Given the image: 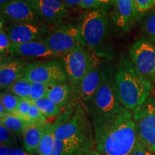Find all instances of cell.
I'll use <instances>...</instances> for the list:
<instances>
[{"mask_svg": "<svg viewBox=\"0 0 155 155\" xmlns=\"http://www.w3.org/2000/svg\"><path fill=\"white\" fill-rule=\"evenodd\" d=\"M103 76L104 73L96 65L83 78L75 92L83 102L87 104L90 101L98 90Z\"/></svg>", "mask_w": 155, "mask_h": 155, "instance_id": "5bb4252c", "label": "cell"}, {"mask_svg": "<svg viewBox=\"0 0 155 155\" xmlns=\"http://www.w3.org/2000/svg\"><path fill=\"white\" fill-rule=\"evenodd\" d=\"M55 123H47L45 124L38 152L39 155H49L53 150L55 142Z\"/></svg>", "mask_w": 155, "mask_h": 155, "instance_id": "44dd1931", "label": "cell"}, {"mask_svg": "<svg viewBox=\"0 0 155 155\" xmlns=\"http://www.w3.org/2000/svg\"><path fill=\"white\" fill-rule=\"evenodd\" d=\"M32 104V101L29 98H21L16 111L15 112V114H16L17 116H19L20 119L24 120L27 123L29 124V111Z\"/></svg>", "mask_w": 155, "mask_h": 155, "instance_id": "f1b7e54d", "label": "cell"}, {"mask_svg": "<svg viewBox=\"0 0 155 155\" xmlns=\"http://www.w3.org/2000/svg\"><path fill=\"white\" fill-rule=\"evenodd\" d=\"M32 82L23 76L6 88L5 90L21 98H29Z\"/></svg>", "mask_w": 155, "mask_h": 155, "instance_id": "603a6c76", "label": "cell"}, {"mask_svg": "<svg viewBox=\"0 0 155 155\" xmlns=\"http://www.w3.org/2000/svg\"><path fill=\"white\" fill-rule=\"evenodd\" d=\"M95 150L101 155H130L138 141L133 114L122 106L105 118L92 119Z\"/></svg>", "mask_w": 155, "mask_h": 155, "instance_id": "6da1fadb", "label": "cell"}, {"mask_svg": "<svg viewBox=\"0 0 155 155\" xmlns=\"http://www.w3.org/2000/svg\"><path fill=\"white\" fill-rule=\"evenodd\" d=\"M43 41L54 53L63 56L82 45L79 28L74 25H67L54 31Z\"/></svg>", "mask_w": 155, "mask_h": 155, "instance_id": "9c48e42d", "label": "cell"}, {"mask_svg": "<svg viewBox=\"0 0 155 155\" xmlns=\"http://www.w3.org/2000/svg\"><path fill=\"white\" fill-rule=\"evenodd\" d=\"M88 104L92 119L108 117L123 106L116 96L114 82H111L104 73L98 90Z\"/></svg>", "mask_w": 155, "mask_h": 155, "instance_id": "277c9868", "label": "cell"}, {"mask_svg": "<svg viewBox=\"0 0 155 155\" xmlns=\"http://www.w3.org/2000/svg\"><path fill=\"white\" fill-rule=\"evenodd\" d=\"M1 9L4 15L19 22H32L40 15L35 7L21 0H12L1 7Z\"/></svg>", "mask_w": 155, "mask_h": 155, "instance_id": "8fae6325", "label": "cell"}, {"mask_svg": "<svg viewBox=\"0 0 155 155\" xmlns=\"http://www.w3.org/2000/svg\"><path fill=\"white\" fill-rule=\"evenodd\" d=\"M50 86V85L48 84V83L42 82H32L29 99L32 101H34L46 97Z\"/></svg>", "mask_w": 155, "mask_h": 155, "instance_id": "484cf974", "label": "cell"}, {"mask_svg": "<svg viewBox=\"0 0 155 155\" xmlns=\"http://www.w3.org/2000/svg\"><path fill=\"white\" fill-rule=\"evenodd\" d=\"M116 26L124 31L131 28L137 15L135 0H115Z\"/></svg>", "mask_w": 155, "mask_h": 155, "instance_id": "9a60e30c", "label": "cell"}, {"mask_svg": "<svg viewBox=\"0 0 155 155\" xmlns=\"http://www.w3.org/2000/svg\"><path fill=\"white\" fill-rule=\"evenodd\" d=\"M136 7L139 12L150 10L155 5V0H135Z\"/></svg>", "mask_w": 155, "mask_h": 155, "instance_id": "1f68e13d", "label": "cell"}, {"mask_svg": "<svg viewBox=\"0 0 155 155\" xmlns=\"http://www.w3.org/2000/svg\"><path fill=\"white\" fill-rule=\"evenodd\" d=\"M29 65L19 60L2 63L0 65L1 88L5 89L12 83L25 76Z\"/></svg>", "mask_w": 155, "mask_h": 155, "instance_id": "4fadbf2b", "label": "cell"}, {"mask_svg": "<svg viewBox=\"0 0 155 155\" xmlns=\"http://www.w3.org/2000/svg\"><path fill=\"white\" fill-rule=\"evenodd\" d=\"M81 42L90 48L99 47L106 35L107 19L101 10H93L83 16L78 27Z\"/></svg>", "mask_w": 155, "mask_h": 155, "instance_id": "8992f818", "label": "cell"}, {"mask_svg": "<svg viewBox=\"0 0 155 155\" xmlns=\"http://www.w3.org/2000/svg\"><path fill=\"white\" fill-rule=\"evenodd\" d=\"M12 51L17 55L33 58H48L59 56L50 50L43 40H34L22 44H12Z\"/></svg>", "mask_w": 155, "mask_h": 155, "instance_id": "2e32d148", "label": "cell"}, {"mask_svg": "<svg viewBox=\"0 0 155 155\" xmlns=\"http://www.w3.org/2000/svg\"><path fill=\"white\" fill-rule=\"evenodd\" d=\"M12 147L4 144H0V155H11Z\"/></svg>", "mask_w": 155, "mask_h": 155, "instance_id": "8d00e7d4", "label": "cell"}, {"mask_svg": "<svg viewBox=\"0 0 155 155\" xmlns=\"http://www.w3.org/2000/svg\"><path fill=\"white\" fill-rule=\"evenodd\" d=\"M132 114L139 139L155 153V101L150 97Z\"/></svg>", "mask_w": 155, "mask_h": 155, "instance_id": "52a82bcc", "label": "cell"}, {"mask_svg": "<svg viewBox=\"0 0 155 155\" xmlns=\"http://www.w3.org/2000/svg\"><path fill=\"white\" fill-rule=\"evenodd\" d=\"M32 102L47 118H54L59 116L61 108L47 97H44Z\"/></svg>", "mask_w": 155, "mask_h": 155, "instance_id": "cb8c5ba5", "label": "cell"}, {"mask_svg": "<svg viewBox=\"0 0 155 155\" xmlns=\"http://www.w3.org/2000/svg\"><path fill=\"white\" fill-rule=\"evenodd\" d=\"M63 63L73 92H76L83 78L97 65L91 55L79 46L63 55Z\"/></svg>", "mask_w": 155, "mask_h": 155, "instance_id": "5b68a950", "label": "cell"}, {"mask_svg": "<svg viewBox=\"0 0 155 155\" xmlns=\"http://www.w3.org/2000/svg\"><path fill=\"white\" fill-rule=\"evenodd\" d=\"M0 51H1V53L4 55L13 53L12 43L7 32H5L2 27L1 31H0Z\"/></svg>", "mask_w": 155, "mask_h": 155, "instance_id": "f546056e", "label": "cell"}, {"mask_svg": "<svg viewBox=\"0 0 155 155\" xmlns=\"http://www.w3.org/2000/svg\"><path fill=\"white\" fill-rule=\"evenodd\" d=\"M144 28L151 40L155 42V9L151 12L145 19Z\"/></svg>", "mask_w": 155, "mask_h": 155, "instance_id": "4dcf8cb0", "label": "cell"}, {"mask_svg": "<svg viewBox=\"0 0 155 155\" xmlns=\"http://www.w3.org/2000/svg\"><path fill=\"white\" fill-rule=\"evenodd\" d=\"M13 45L36 40L40 35V28L30 22L15 23L6 30Z\"/></svg>", "mask_w": 155, "mask_h": 155, "instance_id": "7c38bea8", "label": "cell"}, {"mask_svg": "<svg viewBox=\"0 0 155 155\" xmlns=\"http://www.w3.org/2000/svg\"><path fill=\"white\" fill-rule=\"evenodd\" d=\"M55 124L56 139L62 140L77 137L87 142L94 143V139L89 137L90 124L81 105L69 108L65 114L59 115V119Z\"/></svg>", "mask_w": 155, "mask_h": 155, "instance_id": "3957f363", "label": "cell"}, {"mask_svg": "<svg viewBox=\"0 0 155 155\" xmlns=\"http://www.w3.org/2000/svg\"><path fill=\"white\" fill-rule=\"evenodd\" d=\"M130 155H155V153L149 150L138 138L137 144Z\"/></svg>", "mask_w": 155, "mask_h": 155, "instance_id": "d6a6232c", "label": "cell"}, {"mask_svg": "<svg viewBox=\"0 0 155 155\" xmlns=\"http://www.w3.org/2000/svg\"><path fill=\"white\" fill-rule=\"evenodd\" d=\"M63 0H38L37 9L40 16L48 21H57L66 15Z\"/></svg>", "mask_w": 155, "mask_h": 155, "instance_id": "e0dca14e", "label": "cell"}, {"mask_svg": "<svg viewBox=\"0 0 155 155\" xmlns=\"http://www.w3.org/2000/svg\"><path fill=\"white\" fill-rule=\"evenodd\" d=\"M21 1L25 2L30 4V5H32L33 7H35L37 9V5H38V0H21Z\"/></svg>", "mask_w": 155, "mask_h": 155, "instance_id": "ab89813d", "label": "cell"}, {"mask_svg": "<svg viewBox=\"0 0 155 155\" xmlns=\"http://www.w3.org/2000/svg\"><path fill=\"white\" fill-rule=\"evenodd\" d=\"M98 0H81V7L84 9L97 8L99 7Z\"/></svg>", "mask_w": 155, "mask_h": 155, "instance_id": "e575fe53", "label": "cell"}, {"mask_svg": "<svg viewBox=\"0 0 155 155\" xmlns=\"http://www.w3.org/2000/svg\"><path fill=\"white\" fill-rule=\"evenodd\" d=\"M11 155H34V154L27 152L25 150H23L19 147H15L12 150Z\"/></svg>", "mask_w": 155, "mask_h": 155, "instance_id": "d590c367", "label": "cell"}, {"mask_svg": "<svg viewBox=\"0 0 155 155\" xmlns=\"http://www.w3.org/2000/svg\"><path fill=\"white\" fill-rule=\"evenodd\" d=\"M94 146L95 143L87 142L77 137L62 140L56 139L53 150L49 155H75L83 147Z\"/></svg>", "mask_w": 155, "mask_h": 155, "instance_id": "ac0fdd59", "label": "cell"}, {"mask_svg": "<svg viewBox=\"0 0 155 155\" xmlns=\"http://www.w3.org/2000/svg\"><path fill=\"white\" fill-rule=\"evenodd\" d=\"M44 128L45 124H27L22 134L25 150L27 152L32 154L38 152V149L43 133Z\"/></svg>", "mask_w": 155, "mask_h": 155, "instance_id": "d6986e66", "label": "cell"}, {"mask_svg": "<svg viewBox=\"0 0 155 155\" xmlns=\"http://www.w3.org/2000/svg\"><path fill=\"white\" fill-rule=\"evenodd\" d=\"M64 3L65 4L66 7H76L81 6V0H63Z\"/></svg>", "mask_w": 155, "mask_h": 155, "instance_id": "74e56055", "label": "cell"}, {"mask_svg": "<svg viewBox=\"0 0 155 155\" xmlns=\"http://www.w3.org/2000/svg\"><path fill=\"white\" fill-rule=\"evenodd\" d=\"M75 155H101L95 150V147H86L81 149Z\"/></svg>", "mask_w": 155, "mask_h": 155, "instance_id": "836d02e7", "label": "cell"}, {"mask_svg": "<svg viewBox=\"0 0 155 155\" xmlns=\"http://www.w3.org/2000/svg\"><path fill=\"white\" fill-rule=\"evenodd\" d=\"M0 124L5 126L7 129L13 131L19 137H22L23 132L28 124L26 121L13 113H7L0 117Z\"/></svg>", "mask_w": 155, "mask_h": 155, "instance_id": "7402d4cb", "label": "cell"}, {"mask_svg": "<svg viewBox=\"0 0 155 155\" xmlns=\"http://www.w3.org/2000/svg\"><path fill=\"white\" fill-rule=\"evenodd\" d=\"M129 54L136 70L148 80L154 82L155 45L147 40H138L131 46Z\"/></svg>", "mask_w": 155, "mask_h": 155, "instance_id": "ba28073f", "label": "cell"}, {"mask_svg": "<svg viewBox=\"0 0 155 155\" xmlns=\"http://www.w3.org/2000/svg\"><path fill=\"white\" fill-rule=\"evenodd\" d=\"M114 86L120 104L133 111L150 98L151 81L141 75L133 65L124 62L117 69Z\"/></svg>", "mask_w": 155, "mask_h": 155, "instance_id": "7a4b0ae2", "label": "cell"}, {"mask_svg": "<svg viewBox=\"0 0 155 155\" xmlns=\"http://www.w3.org/2000/svg\"><path fill=\"white\" fill-rule=\"evenodd\" d=\"M29 124H47V117L42 113L37 106L32 101L30 111H29Z\"/></svg>", "mask_w": 155, "mask_h": 155, "instance_id": "83f0119b", "label": "cell"}, {"mask_svg": "<svg viewBox=\"0 0 155 155\" xmlns=\"http://www.w3.org/2000/svg\"><path fill=\"white\" fill-rule=\"evenodd\" d=\"M20 100L21 98L10 93L1 92L0 94V104L3 106L7 113L14 114Z\"/></svg>", "mask_w": 155, "mask_h": 155, "instance_id": "d4e9b609", "label": "cell"}, {"mask_svg": "<svg viewBox=\"0 0 155 155\" xmlns=\"http://www.w3.org/2000/svg\"><path fill=\"white\" fill-rule=\"evenodd\" d=\"M154 82H155V80H154Z\"/></svg>", "mask_w": 155, "mask_h": 155, "instance_id": "b9f144b4", "label": "cell"}, {"mask_svg": "<svg viewBox=\"0 0 155 155\" xmlns=\"http://www.w3.org/2000/svg\"><path fill=\"white\" fill-rule=\"evenodd\" d=\"M25 77L31 82H42L50 86L65 83L68 79L65 69L54 61L30 64Z\"/></svg>", "mask_w": 155, "mask_h": 155, "instance_id": "30bf717a", "label": "cell"}, {"mask_svg": "<svg viewBox=\"0 0 155 155\" xmlns=\"http://www.w3.org/2000/svg\"><path fill=\"white\" fill-rule=\"evenodd\" d=\"M99 5H108L110 4L115 2V0H98Z\"/></svg>", "mask_w": 155, "mask_h": 155, "instance_id": "f35d334b", "label": "cell"}, {"mask_svg": "<svg viewBox=\"0 0 155 155\" xmlns=\"http://www.w3.org/2000/svg\"><path fill=\"white\" fill-rule=\"evenodd\" d=\"M72 91L71 86L65 83H57L50 86L46 97L61 108L68 103Z\"/></svg>", "mask_w": 155, "mask_h": 155, "instance_id": "ffe728a7", "label": "cell"}, {"mask_svg": "<svg viewBox=\"0 0 155 155\" xmlns=\"http://www.w3.org/2000/svg\"><path fill=\"white\" fill-rule=\"evenodd\" d=\"M12 1V0H0V5H1V7H2L7 3H8L9 2Z\"/></svg>", "mask_w": 155, "mask_h": 155, "instance_id": "60d3db41", "label": "cell"}, {"mask_svg": "<svg viewBox=\"0 0 155 155\" xmlns=\"http://www.w3.org/2000/svg\"><path fill=\"white\" fill-rule=\"evenodd\" d=\"M0 144L8 145L13 148L17 144L16 134L0 124Z\"/></svg>", "mask_w": 155, "mask_h": 155, "instance_id": "4316f807", "label": "cell"}]
</instances>
